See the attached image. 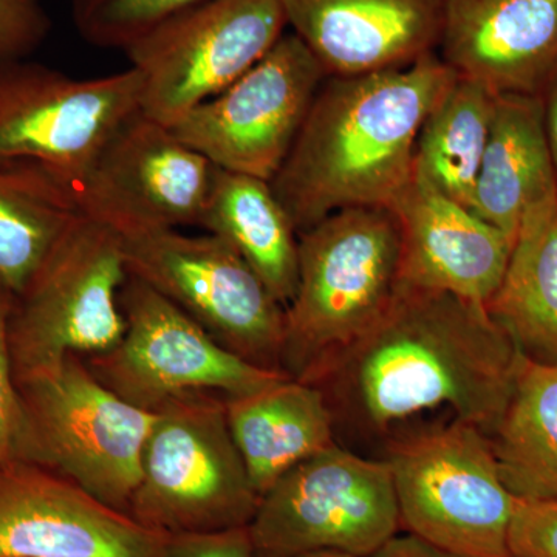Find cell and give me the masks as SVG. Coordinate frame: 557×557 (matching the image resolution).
<instances>
[{
    "mask_svg": "<svg viewBox=\"0 0 557 557\" xmlns=\"http://www.w3.org/2000/svg\"><path fill=\"white\" fill-rule=\"evenodd\" d=\"M166 534L38 463H0V557H150Z\"/></svg>",
    "mask_w": 557,
    "mask_h": 557,
    "instance_id": "cell-15",
    "label": "cell"
},
{
    "mask_svg": "<svg viewBox=\"0 0 557 557\" xmlns=\"http://www.w3.org/2000/svg\"><path fill=\"white\" fill-rule=\"evenodd\" d=\"M201 0H72V20L81 38L98 49L123 50Z\"/></svg>",
    "mask_w": 557,
    "mask_h": 557,
    "instance_id": "cell-26",
    "label": "cell"
},
{
    "mask_svg": "<svg viewBox=\"0 0 557 557\" xmlns=\"http://www.w3.org/2000/svg\"><path fill=\"white\" fill-rule=\"evenodd\" d=\"M150 557H258L249 527L205 534H166Z\"/></svg>",
    "mask_w": 557,
    "mask_h": 557,
    "instance_id": "cell-30",
    "label": "cell"
},
{
    "mask_svg": "<svg viewBox=\"0 0 557 557\" xmlns=\"http://www.w3.org/2000/svg\"><path fill=\"white\" fill-rule=\"evenodd\" d=\"M325 78L309 47L285 33L255 67L170 127L215 168L271 183Z\"/></svg>",
    "mask_w": 557,
    "mask_h": 557,
    "instance_id": "cell-13",
    "label": "cell"
},
{
    "mask_svg": "<svg viewBox=\"0 0 557 557\" xmlns=\"http://www.w3.org/2000/svg\"><path fill=\"white\" fill-rule=\"evenodd\" d=\"M487 313L523 357L557 362V194L528 209Z\"/></svg>",
    "mask_w": 557,
    "mask_h": 557,
    "instance_id": "cell-22",
    "label": "cell"
},
{
    "mask_svg": "<svg viewBox=\"0 0 557 557\" xmlns=\"http://www.w3.org/2000/svg\"><path fill=\"white\" fill-rule=\"evenodd\" d=\"M135 69L78 79L36 62L0 64V164H38L73 189L139 109Z\"/></svg>",
    "mask_w": 557,
    "mask_h": 557,
    "instance_id": "cell-12",
    "label": "cell"
},
{
    "mask_svg": "<svg viewBox=\"0 0 557 557\" xmlns=\"http://www.w3.org/2000/svg\"><path fill=\"white\" fill-rule=\"evenodd\" d=\"M401 284V228L391 208L341 209L299 234V277L285 307L282 370L298 380L354 343Z\"/></svg>",
    "mask_w": 557,
    "mask_h": 557,
    "instance_id": "cell-3",
    "label": "cell"
},
{
    "mask_svg": "<svg viewBox=\"0 0 557 557\" xmlns=\"http://www.w3.org/2000/svg\"><path fill=\"white\" fill-rule=\"evenodd\" d=\"M120 306L126 319L123 338L108 351L81 358L102 386L135 408L157 413L190 395L248 397L292 379L226 350L185 311L132 274L121 288Z\"/></svg>",
    "mask_w": 557,
    "mask_h": 557,
    "instance_id": "cell-8",
    "label": "cell"
},
{
    "mask_svg": "<svg viewBox=\"0 0 557 557\" xmlns=\"http://www.w3.org/2000/svg\"><path fill=\"white\" fill-rule=\"evenodd\" d=\"M16 384L27 429L24 460L60 472L102 504L129 515L157 413L135 408L102 386L78 355Z\"/></svg>",
    "mask_w": 557,
    "mask_h": 557,
    "instance_id": "cell-5",
    "label": "cell"
},
{
    "mask_svg": "<svg viewBox=\"0 0 557 557\" xmlns=\"http://www.w3.org/2000/svg\"><path fill=\"white\" fill-rule=\"evenodd\" d=\"M523 359L483 304L399 284L364 335L298 380L324 395L336 435L381 438L398 421L446 406L491 437Z\"/></svg>",
    "mask_w": 557,
    "mask_h": 557,
    "instance_id": "cell-1",
    "label": "cell"
},
{
    "mask_svg": "<svg viewBox=\"0 0 557 557\" xmlns=\"http://www.w3.org/2000/svg\"><path fill=\"white\" fill-rule=\"evenodd\" d=\"M457 79L437 51L408 67L327 76L271 188L298 234L354 207L394 208L418 134Z\"/></svg>",
    "mask_w": 557,
    "mask_h": 557,
    "instance_id": "cell-2",
    "label": "cell"
},
{
    "mask_svg": "<svg viewBox=\"0 0 557 557\" xmlns=\"http://www.w3.org/2000/svg\"><path fill=\"white\" fill-rule=\"evenodd\" d=\"M13 296L0 285V463L24 460V409L14 379L9 343V321Z\"/></svg>",
    "mask_w": 557,
    "mask_h": 557,
    "instance_id": "cell-27",
    "label": "cell"
},
{
    "mask_svg": "<svg viewBox=\"0 0 557 557\" xmlns=\"http://www.w3.org/2000/svg\"><path fill=\"white\" fill-rule=\"evenodd\" d=\"M502 482L519 500H557V362L523 359L491 435Z\"/></svg>",
    "mask_w": 557,
    "mask_h": 557,
    "instance_id": "cell-24",
    "label": "cell"
},
{
    "mask_svg": "<svg viewBox=\"0 0 557 557\" xmlns=\"http://www.w3.org/2000/svg\"><path fill=\"white\" fill-rule=\"evenodd\" d=\"M226 418L260 497L300 461L338 443L324 395L306 381L287 379L226 399Z\"/></svg>",
    "mask_w": 557,
    "mask_h": 557,
    "instance_id": "cell-20",
    "label": "cell"
},
{
    "mask_svg": "<svg viewBox=\"0 0 557 557\" xmlns=\"http://www.w3.org/2000/svg\"><path fill=\"white\" fill-rule=\"evenodd\" d=\"M512 557H557V500H519L509 527Z\"/></svg>",
    "mask_w": 557,
    "mask_h": 557,
    "instance_id": "cell-29",
    "label": "cell"
},
{
    "mask_svg": "<svg viewBox=\"0 0 557 557\" xmlns=\"http://www.w3.org/2000/svg\"><path fill=\"white\" fill-rule=\"evenodd\" d=\"M556 194L544 98L497 95L471 211L516 239L528 209Z\"/></svg>",
    "mask_w": 557,
    "mask_h": 557,
    "instance_id": "cell-19",
    "label": "cell"
},
{
    "mask_svg": "<svg viewBox=\"0 0 557 557\" xmlns=\"http://www.w3.org/2000/svg\"><path fill=\"white\" fill-rule=\"evenodd\" d=\"M401 530L394 480L383 458L339 443L300 461L260 497L249 523L258 557L338 552L366 557Z\"/></svg>",
    "mask_w": 557,
    "mask_h": 557,
    "instance_id": "cell-9",
    "label": "cell"
},
{
    "mask_svg": "<svg viewBox=\"0 0 557 557\" xmlns=\"http://www.w3.org/2000/svg\"><path fill=\"white\" fill-rule=\"evenodd\" d=\"M496 98L457 76L418 134L412 180L471 209Z\"/></svg>",
    "mask_w": 557,
    "mask_h": 557,
    "instance_id": "cell-25",
    "label": "cell"
},
{
    "mask_svg": "<svg viewBox=\"0 0 557 557\" xmlns=\"http://www.w3.org/2000/svg\"><path fill=\"white\" fill-rule=\"evenodd\" d=\"M542 98H544L545 129H547L548 145L549 150H552L557 182V76Z\"/></svg>",
    "mask_w": 557,
    "mask_h": 557,
    "instance_id": "cell-32",
    "label": "cell"
},
{
    "mask_svg": "<svg viewBox=\"0 0 557 557\" xmlns=\"http://www.w3.org/2000/svg\"><path fill=\"white\" fill-rule=\"evenodd\" d=\"M121 239L132 276L185 311L226 350L249 364L284 372L285 307L226 242L182 230Z\"/></svg>",
    "mask_w": 557,
    "mask_h": 557,
    "instance_id": "cell-10",
    "label": "cell"
},
{
    "mask_svg": "<svg viewBox=\"0 0 557 557\" xmlns=\"http://www.w3.org/2000/svg\"><path fill=\"white\" fill-rule=\"evenodd\" d=\"M215 166L141 110L73 186L84 214L120 234L199 226Z\"/></svg>",
    "mask_w": 557,
    "mask_h": 557,
    "instance_id": "cell-14",
    "label": "cell"
},
{
    "mask_svg": "<svg viewBox=\"0 0 557 557\" xmlns=\"http://www.w3.org/2000/svg\"><path fill=\"white\" fill-rule=\"evenodd\" d=\"M392 211L401 228V285L486 306L507 270L515 239L416 180Z\"/></svg>",
    "mask_w": 557,
    "mask_h": 557,
    "instance_id": "cell-18",
    "label": "cell"
},
{
    "mask_svg": "<svg viewBox=\"0 0 557 557\" xmlns=\"http://www.w3.org/2000/svg\"><path fill=\"white\" fill-rule=\"evenodd\" d=\"M327 76L408 67L438 49L445 0H281Z\"/></svg>",
    "mask_w": 557,
    "mask_h": 557,
    "instance_id": "cell-17",
    "label": "cell"
},
{
    "mask_svg": "<svg viewBox=\"0 0 557 557\" xmlns=\"http://www.w3.org/2000/svg\"><path fill=\"white\" fill-rule=\"evenodd\" d=\"M83 214L73 190L49 171L0 164V285L13 298Z\"/></svg>",
    "mask_w": 557,
    "mask_h": 557,
    "instance_id": "cell-23",
    "label": "cell"
},
{
    "mask_svg": "<svg viewBox=\"0 0 557 557\" xmlns=\"http://www.w3.org/2000/svg\"><path fill=\"white\" fill-rule=\"evenodd\" d=\"M438 50L494 95L544 97L557 76V0H445Z\"/></svg>",
    "mask_w": 557,
    "mask_h": 557,
    "instance_id": "cell-16",
    "label": "cell"
},
{
    "mask_svg": "<svg viewBox=\"0 0 557 557\" xmlns=\"http://www.w3.org/2000/svg\"><path fill=\"white\" fill-rule=\"evenodd\" d=\"M199 228L226 242L281 306L292 302L299 234L270 182L215 168Z\"/></svg>",
    "mask_w": 557,
    "mask_h": 557,
    "instance_id": "cell-21",
    "label": "cell"
},
{
    "mask_svg": "<svg viewBox=\"0 0 557 557\" xmlns=\"http://www.w3.org/2000/svg\"><path fill=\"white\" fill-rule=\"evenodd\" d=\"M127 276L120 234L81 215L13 298L9 343L14 379L67 355L90 357L115 347L126 332L120 293Z\"/></svg>",
    "mask_w": 557,
    "mask_h": 557,
    "instance_id": "cell-7",
    "label": "cell"
},
{
    "mask_svg": "<svg viewBox=\"0 0 557 557\" xmlns=\"http://www.w3.org/2000/svg\"><path fill=\"white\" fill-rule=\"evenodd\" d=\"M296 557H354L348 556L346 553H338V552H314V553H307V555H300Z\"/></svg>",
    "mask_w": 557,
    "mask_h": 557,
    "instance_id": "cell-33",
    "label": "cell"
},
{
    "mask_svg": "<svg viewBox=\"0 0 557 557\" xmlns=\"http://www.w3.org/2000/svg\"><path fill=\"white\" fill-rule=\"evenodd\" d=\"M287 27L281 0H201L168 17L126 50L139 109L172 126L255 67Z\"/></svg>",
    "mask_w": 557,
    "mask_h": 557,
    "instance_id": "cell-11",
    "label": "cell"
},
{
    "mask_svg": "<svg viewBox=\"0 0 557 557\" xmlns=\"http://www.w3.org/2000/svg\"><path fill=\"white\" fill-rule=\"evenodd\" d=\"M366 557H468L440 548L410 533H398L388 539L376 552Z\"/></svg>",
    "mask_w": 557,
    "mask_h": 557,
    "instance_id": "cell-31",
    "label": "cell"
},
{
    "mask_svg": "<svg viewBox=\"0 0 557 557\" xmlns=\"http://www.w3.org/2000/svg\"><path fill=\"white\" fill-rule=\"evenodd\" d=\"M260 496L231 435L226 399L190 395L157 412L129 516L164 534L249 527Z\"/></svg>",
    "mask_w": 557,
    "mask_h": 557,
    "instance_id": "cell-6",
    "label": "cell"
},
{
    "mask_svg": "<svg viewBox=\"0 0 557 557\" xmlns=\"http://www.w3.org/2000/svg\"><path fill=\"white\" fill-rule=\"evenodd\" d=\"M50 30L44 0H0V64L28 60Z\"/></svg>",
    "mask_w": 557,
    "mask_h": 557,
    "instance_id": "cell-28",
    "label": "cell"
},
{
    "mask_svg": "<svg viewBox=\"0 0 557 557\" xmlns=\"http://www.w3.org/2000/svg\"><path fill=\"white\" fill-rule=\"evenodd\" d=\"M383 460L406 533L457 555L512 557L509 527L518 498L502 482L493 443L482 429L454 418L394 435Z\"/></svg>",
    "mask_w": 557,
    "mask_h": 557,
    "instance_id": "cell-4",
    "label": "cell"
}]
</instances>
